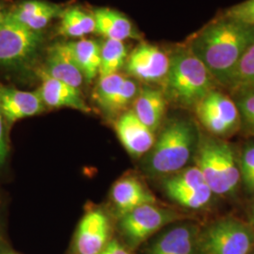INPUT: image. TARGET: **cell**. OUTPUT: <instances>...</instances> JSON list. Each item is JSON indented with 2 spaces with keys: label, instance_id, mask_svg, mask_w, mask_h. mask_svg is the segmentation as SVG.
<instances>
[{
  "label": "cell",
  "instance_id": "obj_37",
  "mask_svg": "<svg viewBox=\"0 0 254 254\" xmlns=\"http://www.w3.org/2000/svg\"><path fill=\"white\" fill-rule=\"evenodd\" d=\"M204 254V253H203V252H202V251H201V250H199V252H198V253H197V254Z\"/></svg>",
  "mask_w": 254,
  "mask_h": 254
},
{
  "label": "cell",
  "instance_id": "obj_17",
  "mask_svg": "<svg viewBox=\"0 0 254 254\" xmlns=\"http://www.w3.org/2000/svg\"><path fill=\"white\" fill-rule=\"evenodd\" d=\"M111 199L121 216L156 201L152 192L135 177H124L116 182L111 190Z\"/></svg>",
  "mask_w": 254,
  "mask_h": 254
},
{
  "label": "cell",
  "instance_id": "obj_11",
  "mask_svg": "<svg viewBox=\"0 0 254 254\" xmlns=\"http://www.w3.org/2000/svg\"><path fill=\"white\" fill-rule=\"evenodd\" d=\"M109 222L99 210H93L82 218L74 237L75 254H98L109 243Z\"/></svg>",
  "mask_w": 254,
  "mask_h": 254
},
{
  "label": "cell",
  "instance_id": "obj_14",
  "mask_svg": "<svg viewBox=\"0 0 254 254\" xmlns=\"http://www.w3.org/2000/svg\"><path fill=\"white\" fill-rule=\"evenodd\" d=\"M64 8L44 0H23L8 10V15L30 30L41 32L53 20L60 18Z\"/></svg>",
  "mask_w": 254,
  "mask_h": 254
},
{
  "label": "cell",
  "instance_id": "obj_15",
  "mask_svg": "<svg viewBox=\"0 0 254 254\" xmlns=\"http://www.w3.org/2000/svg\"><path fill=\"white\" fill-rule=\"evenodd\" d=\"M39 74L42 79V86L38 91L45 106L54 109H76L85 113L91 112V109L85 103L78 89L52 78L43 71Z\"/></svg>",
  "mask_w": 254,
  "mask_h": 254
},
{
  "label": "cell",
  "instance_id": "obj_21",
  "mask_svg": "<svg viewBox=\"0 0 254 254\" xmlns=\"http://www.w3.org/2000/svg\"><path fill=\"white\" fill-rule=\"evenodd\" d=\"M59 19V35L83 39L84 37L95 32V19L93 13L87 11L79 6L64 8Z\"/></svg>",
  "mask_w": 254,
  "mask_h": 254
},
{
  "label": "cell",
  "instance_id": "obj_30",
  "mask_svg": "<svg viewBox=\"0 0 254 254\" xmlns=\"http://www.w3.org/2000/svg\"><path fill=\"white\" fill-rule=\"evenodd\" d=\"M225 15L248 25L254 26V0H246L228 9Z\"/></svg>",
  "mask_w": 254,
  "mask_h": 254
},
{
  "label": "cell",
  "instance_id": "obj_28",
  "mask_svg": "<svg viewBox=\"0 0 254 254\" xmlns=\"http://www.w3.org/2000/svg\"><path fill=\"white\" fill-rule=\"evenodd\" d=\"M137 93L138 88L136 82L127 77L120 90L113 96V98L110 100L104 110L110 114L118 113L126 109L130 103H132V101L135 100Z\"/></svg>",
  "mask_w": 254,
  "mask_h": 254
},
{
  "label": "cell",
  "instance_id": "obj_19",
  "mask_svg": "<svg viewBox=\"0 0 254 254\" xmlns=\"http://www.w3.org/2000/svg\"><path fill=\"white\" fill-rule=\"evenodd\" d=\"M133 105L136 117L154 132L161 124L167 107L163 92L149 87L143 88L138 91Z\"/></svg>",
  "mask_w": 254,
  "mask_h": 254
},
{
  "label": "cell",
  "instance_id": "obj_34",
  "mask_svg": "<svg viewBox=\"0 0 254 254\" xmlns=\"http://www.w3.org/2000/svg\"><path fill=\"white\" fill-rule=\"evenodd\" d=\"M0 254H20L13 250H10L9 248H5L3 246H0Z\"/></svg>",
  "mask_w": 254,
  "mask_h": 254
},
{
  "label": "cell",
  "instance_id": "obj_12",
  "mask_svg": "<svg viewBox=\"0 0 254 254\" xmlns=\"http://www.w3.org/2000/svg\"><path fill=\"white\" fill-rule=\"evenodd\" d=\"M200 228L195 223H182L166 230L149 247L147 254H196Z\"/></svg>",
  "mask_w": 254,
  "mask_h": 254
},
{
  "label": "cell",
  "instance_id": "obj_27",
  "mask_svg": "<svg viewBox=\"0 0 254 254\" xmlns=\"http://www.w3.org/2000/svg\"><path fill=\"white\" fill-rule=\"evenodd\" d=\"M240 95L236 102L240 121L246 131L254 134V86L241 88Z\"/></svg>",
  "mask_w": 254,
  "mask_h": 254
},
{
  "label": "cell",
  "instance_id": "obj_4",
  "mask_svg": "<svg viewBox=\"0 0 254 254\" xmlns=\"http://www.w3.org/2000/svg\"><path fill=\"white\" fill-rule=\"evenodd\" d=\"M196 167L214 194L225 195L236 190L241 179L239 163L232 146L212 136H200L195 154Z\"/></svg>",
  "mask_w": 254,
  "mask_h": 254
},
{
  "label": "cell",
  "instance_id": "obj_10",
  "mask_svg": "<svg viewBox=\"0 0 254 254\" xmlns=\"http://www.w3.org/2000/svg\"><path fill=\"white\" fill-rule=\"evenodd\" d=\"M39 91H21L0 84V110L8 126L36 116L45 110Z\"/></svg>",
  "mask_w": 254,
  "mask_h": 254
},
{
  "label": "cell",
  "instance_id": "obj_31",
  "mask_svg": "<svg viewBox=\"0 0 254 254\" xmlns=\"http://www.w3.org/2000/svg\"><path fill=\"white\" fill-rule=\"evenodd\" d=\"M6 128L7 123L0 110V168L6 163L9 154V143Z\"/></svg>",
  "mask_w": 254,
  "mask_h": 254
},
{
  "label": "cell",
  "instance_id": "obj_13",
  "mask_svg": "<svg viewBox=\"0 0 254 254\" xmlns=\"http://www.w3.org/2000/svg\"><path fill=\"white\" fill-rule=\"evenodd\" d=\"M115 129L121 143L132 156L147 154L155 142L154 132L138 120L133 110L125 112L118 119Z\"/></svg>",
  "mask_w": 254,
  "mask_h": 254
},
{
  "label": "cell",
  "instance_id": "obj_6",
  "mask_svg": "<svg viewBox=\"0 0 254 254\" xmlns=\"http://www.w3.org/2000/svg\"><path fill=\"white\" fill-rule=\"evenodd\" d=\"M41 32L30 30L10 18L0 25V65L16 67L27 64L42 44Z\"/></svg>",
  "mask_w": 254,
  "mask_h": 254
},
{
  "label": "cell",
  "instance_id": "obj_1",
  "mask_svg": "<svg viewBox=\"0 0 254 254\" xmlns=\"http://www.w3.org/2000/svg\"><path fill=\"white\" fill-rule=\"evenodd\" d=\"M254 41V26L224 14L209 22L187 46L204 64L215 81L233 87L238 63Z\"/></svg>",
  "mask_w": 254,
  "mask_h": 254
},
{
  "label": "cell",
  "instance_id": "obj_25",
  "mask_svg": "<svg viewBox=\"0 0 254 254\" xmlns=\"http://www.w3.org/2000/svg\"><path fill=\"white\" fill-rule=\"evenodd\" d=\"M126 78V76L119 73L99 78L94 91V99L102 109H106L110 100L122 87Z\"/></svg>",
  "mask_w": 254,
  "mask_h": 254
},
{
  "label": "cell",
  "instance_id": "obj_16",
  "mask_svg": "<svg viewBox=\"0 0 254 254\" xmlns=\"http://www.w3.org/2000/svg\"><path fill=\"white\" fill-rule=\"evenodd\" d=\"M47 75L76 89L81 86L84 76L73 61L67 43H57L47 50L45 69Z\"/></svg>",
  "mask_w": 254,
  "mask_h": 254
},
{
  "label": "cell",
  "instance_id": "obj_3",
  "mask_svg": "<svg viewBox=\"0 0 254 254\" xmlns=\"http://www.w3.org/2000/svg\"><path fill=\"white\" fill-rule=\"evenodd\" d=\"M200 133L189 120L177 119L164 128L151 149L147 168L154 175L178 173L196 154Z\"/></svg>",
  "mask_w": 254,
  "mask_h": 254
},
{
  "label": "cell",
  "instance_id": "obj_18",
  "mask_svg": "<svg viewBox=\"0 0 254 254\" xmlns=\"http://www.w3.org/2000/svg\"><path fill=\"white\" fill-rule=\"evenodd\" d=\"M92 13L95 19V32L106 39L125 42L139 38L132 22L118 10L98 8L93 9Z\"/></svg>",
  "mask_w": 254,
  "mask_h": 254
},
{
  "label": "cell",
  "instance_id": "obj_20",
  "mask_svg": "<svg viewBox=\"0 0 254 254\" xmlns=\"http://www.w3.org/2000/svg\"><path fill=\"white\" fill-rule=\"evenodd\" d=\"M67 46L73 61L81 71L84 79L91 82L98 74L101 64V45L91 39L68 42Z\"/></svg>",
  "mask_w": 254,
  "mask_h": 254
},
{
  "label": "cell",
  "instance_id": "obj_38",
  "mask_svg": "<svg viewBox=\"0 0 254 254\" xmlns=\"http://www.w3.org/2000/svg\"><path fill=\"white\" fill-rule=\"evenodd\" d=\"M253 226H254V225H253Z\"/></svg>",
  "mask_w": 254,
  "mask_h": 254
},
{
  "label": "cell",
  "instance_id": "obj_22",
  "mask_svg": "<svg viewBox=\"0 0 254 254\" xmlns=\"http://www.w3.org/2000/svg\"><path fill=\"white\" fill-rule=\"evenodd\" d=\"M128 51L125 42L109 40L101 45V64L99 76L105 77L119 73L126 65Z\"/></svg>",
  "mask_w": 254,
  "mask_h": 254
},
{
  "label": "cell",
  "instance_id": "obj_2",
  "mask_svg": "<svg viewBox=\"0 0 254 254\" xmlns=\"http://www.w3.org/2000/svg\"><path fill=\"white\" fill-rule=\"evenodd\" d=\"M214 82L204 64L188 46L177 49L170 57V68L165 77L166 92L176 104L195 109L214 91Z\"/></svg>",
  "mask_w": 254,
  "mask_h": 254
},
{
  "label": "cell",
  "instance_id": "obj_7",
  "mask_svg": "<svg viewBox=\"0 0 254 254\" xmlns=\"http://www.w3.org/2000/svg\"><path fill=\"white\" fill-rule=\"evenodd\" d=\"M180 218L179 214L171 209L161 208L154 203L145 204L122 216L120 228L128 245L135 248Z\"/></svg>",
  "mask_w": 254,
  "mask_h": 254
},
{
  "label": "cell",
  "instance_id": "obj_23",
  "mask_svg": "<svg viewBox=\"0 0 254 254\" xmlns=\"http://www.w3.org/2000/svg\"><path fill=\"white\" fill-rule=\"evenodd\" d=\"M205 181L200 170L194 166L183 169L179 173L168 178L164 183V189L168 196L180 191L190 190L204 185Z\"/></svg>",
  "mask_w": 254,
  "mask_h": 254
},
{
  "label": "cell",
  "instance_id": "obj_29",
  "mask_svg": "<svg viewBox=\"0 0 254 254\" xmlns=\"http://www.w3.org/2000/svg\"><path fill=\"white\" fill-rule=\"evenodd\" d=\"M239 169L247 190L254 180V143L246 146L239 162Z\"/></svg>",
  "mask_w": 254,
  "mask_h": 254
},
{
  "label": "cell",
  "instance_id": "obj_5",
  "mask_svg": "<svg viewBox=\"0 0 254 254\" xmlns=\"http://www.w3.org/2000/svg\"><path fill=\"white\" fill-rule=\"evenodd\" d=\"M199 248L205 254H251L254 227L238 218H220L200 229Z\"/></svg>",
  "mask_w": 254,
  "mask_h": 254
},
{
  "label": "cell",
  "instance_id": "obj_32",
  "mask_svg": "<svg viewBox=\"0 0 254 254\" xmlns=\"http://www.w3.org/2000/svg\"><path fill=\"white\" fill-rule=\"evenodd\" d=\"M98 254H131L117 240L109 241Z\"/></svg>",
  "mask_w": 254,
  "mask_h": 254
},
{
  "label": "cell",
  "instance_id": "obj_9",
  "mask_svg": "<svg viewBox=\"0 0 254 254\" xmlns=\"http://www.w3.org/2000/svg\"><path fill=\"white\" fill-rule=\"evenodd\" d=\"M170 68V57L158 46L140 43L126 62V69L130 75L144 82L165 79Z\"/></svg>",
  "mask_w": 254,
  "mask_h": 254
},
{
  "label": "cell",
  "instance_id": "obj_35",
  "mask_svg": "<svg viewBox=\"0 0 254 254\" xmlns=\"http://www.w3.org/2000/svg\"><path fill=\"white\" fill-rule=\"evenodd\" d=\"M247 191L250 192V193H252V194H254V182L252 183V185L247 189Z\"/></svg>",
  "mask_w": 254,
  "mask_h": 254
},
{
  "label": "cell",
  "instance_id": "obj_24",
  "mask_svg": "<svg viewBox=\"0 0 254 254\" xmlns=\"http://www.w3.org/2000/svg\"><path fill=\"white\" fill-rule=\"evenodd\" d=\"M213 194L208 186L204 184L193 190L173 193L169 197L186 208L199 209L208 203Z\"/></svg>",
  "mask_w": 254,
  "mask_h": 254
},
{
  "label": "cell",
  "instance_id": "obj_33",
  "mask_svg": "<svg viewBox=\"0 0 254 254\" xmlns=\"http://www.w3.org/2000/svg\"><path fill=\"white\" fill-rule=\"evenodd\" d=\"M7 13H8V10H5L3 6L0 4V25L5 21V19L7 17Z\"/></svg>",
  "mask_w": 254,
  "mask_h": 254
},
{
  "label": "cell",
  "instance_id": "obj_8",
  "mask_svg": "<svg viewBox=\"0 0 254 254\" xmlns=\"http://www.w3.org/2000/svg\"><path fill=\"white\" fill-rule=\"evenodd\" d=\"M200 124L215 136H228L239 127L240 116L236 103L227 95L212 91L195 107Z\"/></svg>",
  "mask_w": 254,
  "mask_h": 254
},
{
  "label": "cell",
  "instance_id": "obj_36",
  "mask_svg": "<svg viewBox=\"0 0 254 254\" xmlns=\"http://www.w3.org/2000/svg\"><path fill=\"white\" fill-rule=\"evenodd\" d=\"M254 224V207L253 209V213H252V217H251V225Z\"/></svg>",
  "mask_w": 254,
  "mask_h": 254
},
{
  "label": "cell",
  "instance_id": "obj_26",
  "mask_svg": "<svg viewBox=\"0 0 254 254\" xmlns=\"http://www.w3.org/2000/svg\"><path fill=\"white\" fill-rule=\"evenodd\" d=\"M254 86V41L246 49L236 68L234 88Z\"/></svg>",
  "mask_w": 254,
  "mask_h": 254
}]
</instances>
